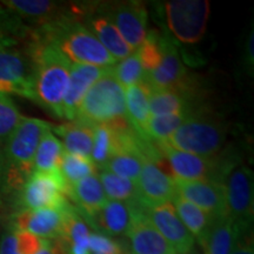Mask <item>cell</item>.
<instances>
[{"mask_svg":"<svg viewBox=\"0 0 254 254\" xmlns=\"http://www.w3.org/2000/svg\"><path fill=\"white\" fill-rule=\"evenodd\" d=\"M98 167L95 166L91 158L81 157L77 154H69L64 152L59 171L68 186V192L72 186L85 179V178L93 176L97 173ZM68 195V193H67Z\"/></svg>","mask_w":254,"mask_h":254,"instance_id":"cell-32","label":"cell"},{"mask_svg":"<svg viewBox=\"0 0 254 254\" xmlns=\"http://www.w3.org/2000/svg\"><path fill=\"white\" fill-rule=\"evenodd\" d=\"M32 39L53 45L69 62L78 65L109 68L117 64V60L107 52L86 25L79 20L66 21L41 32H32Z\"/></svg>","mask_w":254,"mask_h":254,"instance_id":"cell-3","label":"cell"},{"mask_svg":"<svg viewBox=\"0 0 254 254\" xmlns=\"http://www.w3.org/2000/svg\"><path fill=\"white\" fill-rule=\"evenodd\" d=\"M241 228L230 215L214 219L206 234L199 241L202 254H231Z\"/></svg>","mask_w":254,"mask_h":254,"instance_id":"cell-21","label":"cell"},{"mask_svg":"<svg viewBox=\"0 0 254 254\" xmlns=\"http://www.w3.org/2000/svg\"><path fill=\"white\" fill-rule=\"evenodd\" d=\"M172 204L174 205L180 220L190 231V233L198 241L201 240L214 219H212L198 206L187 201L186 199L178 194L174 196Z\"/></svg>","mask_w":254,"mask_h":254,"instance_id":"cell-28","label":"cell"},{"mask_svg":"<svg viewBox=\"0 0 254 254\" xmlns=\"http://www.w3.org/2000/svg\"><path fill=\"white\" fill-rule=\"evenodd\" d=\"M93 127L80 120L59 126H52V131L62 138L64 151L69 154L91 158L93 148Z\"/></svg>","mask_w":254,"mask_h":254,"instance_id":"cell-23","label":"cell"},{"mask_svg":"<svg viewBox=\"0 0 254 254\" xmlns=\"http://www.w3.org/2000/svg\"><path fill=\"white\" fill-rule=\"evenodd\" d=\"M145 213L173 252H186L195 247L194 237L180 220L172 202L145 206Z\"/></svg>","mask_w":254,"mask_h":254,"instance_id":"cell-15","label":"cell"},{"mask_svg":"<svg viewBox=\"0 0 254 254\" xmlns=\"http://www.w3.org/2000/svg\"><path fill=\"white\" fill-rule=\"evenodd\" d=\"M1 144H2V142H0V146H1Z\"/></svg>","mask_w":254,"mask_h":254,"instance_id":"cell-45","label":"cell"},{"mask_svg":"<svg viewBox=\"0 0 254 254\" xmlns=\"http://www.w3.org/2000/svg\"><path fill=\"white\" fill-rule=\"evenodd\" d=\"M123 119H127L125 90L113 77L110 67L88 90L81 101L75 120L95 126Z\"/></svg>","mask_w":254,"mask_h":254,"instance_id":"cell-5","label":"cell"},{"mask_svg":"<svg viewBox=\"0 0 254 254\" xmlns=\"http://www.w3.org/2000/svg\"><path fill=\"white\" fill-rule=\"evenodd\" d=\"M151 87L142 80L139 84L127 87L125 90V107L126 116L132 126L146 136V125L151 118L150 114V97ZM147 138V136H146Z\"/></svg>","mask_w":254,"mask_h":254,"instance_id":"cell-25","label":"cell"},{"mask_svg":"<svg viewBox=\"0 0 254 254\" xmlns=\"http://www.w3.org/2000/svg\"><path fill=\"white\" fill-rule=\"evenodd\" d=\"M0 254H23L14 230L7 228L0 237Z\"/></svg>","mask_w":254,"mask_h":254,"instance_id":"cell-39","label":"cell"},{"mask_svg":"<svg viewBox=\"0 0 254 254\" xmlns=\"http://www.w3.org/2000/svg\"><path fill=\"white\" fill-rule=\"evenodd\" d=\"M32 39V32L23 21L0 4V49L17 46Z\"/></svg>","mask_w":254,"mask_h":254,"instance_id":"cell-31","label":"cell"},{"mask_svg":"<svg viewBox=\"0 0 254 254\" xmlns=\"http://www.w3.org/2000/svg\"><path fill=\"white\" fill-rule=\"evenodd\" d=\"M118 151V133L110 124H101L93 127V148L91 159L95 166L103 170L111 157Z\"/></svg>","mask_w":254,"mask_h":254,"instance_id":"cell-30","label":"cell"},{"mask_svg":"<svg viewBox=\"0 0 254 254\" xmlns=\"http://www.w3.org/2000/svg\"><path fill=\"white\" fill-rule=\"evenodd\" d=\"M139 200L145 206H155L172 202L177 195L174 178L166 174L154 161L142 165L140 176L136 180Z\"/></svg>","mask_w":254,"mask_h":254,"instance_id":"cell-16","label":"cell"},{"mask_svg":"<svg viewBox=\"0 0 254 254\" xmlns=\"http://www.w3.org/2000/svg\"><path fill=\"white\" fill-rule=\"evenodd\" d=\"M253 172L247 166H238L225 180L228 215L241 228H251L254 207Z\"/></svg>","mask_w":254,"mask_h":254,"instance_id":"cell-10","label":"cell"},{"mask_svg":"<svg viewBox=\"0 0 254 254\" xmlns=\"http://www.w3.org/2000/svg\"><path fill=\"white\" fill-rule=\"evenodd\" d=\"M21 118L23 116L11 97L0 93V142L5 141Z\"/></svg>","mask_w":254,"mask_h":254,"instance_id":"cell-37","label":"cell"},{"mask_svg":"<svg viewBox=\"0 0 254 254\" xmlns=\"http://www.w3.org/2000/svg\"><path fill=\"white\" fill-rule=\"evenodd\" d=\"M164 8L167 26L178 40L195 44L202 39L209 15L207 0H172Z\"/></svg>","mask_w":254,"mask_h":254,"instance_id":"cell-9","label":"cell"},{"mask_svg":"<svg viewBox=\"0 0 254 254\" xmlns=\"http://www.w3.org/2000/svg\"><path fill=\"white\" fill-rule=\"evenodd\" d=\"M94 254H95V253H94Z\"/></svg>","mask_w":254,"mask_h":254,"instance_id":"cell-46","label":"cell"},{"mask_svg":"<svg viewBox=\"0 0 254 254\" xmlns=\"http://www.w3.org/2000/svg\"><path fill=\"white\" fill-rule=\"evenodd\" d=\"M141 206L142 202L140 200L131 202L111 200L105 204L94 217L90 219V222L94 228L103 233L109 236H122L128 231L136 212Z\"/></svg>","mask_w":254,"mask_h":254,"instance_id":"cell-20","label":"cell"},{"mask_svg":"<svg viewBox=\"0 0 254 254\" xmlns=\"http://www.w3.org/2000/svg\"><path fill=\"white\" fill-rule=\"evenodd\" d=\"M227 135L221 119L201 109L195 110L167 140L161 141L174 150L204 158L217 157Z\"/></svg>","mask_w":254,"mask_h":254,"instance_id":"cell-4","label":"cell"},{"mask_svg":"<svg viewBox=\"0 0 254 254\" xmlns=\"http://www.w3.org/2000/svg\"><path fill=\"white\" fill-rule=\"evenodd\" d=\"M176 182L177 194L192 202L212 219L228 215L225 184L206 180H179Z\"/></svg>","mask_w":254,"mask_h":254,"instance_id":"cell-14","label":"cell"},{"mask_svg":"<svg viewBox=\"0 0 254 254\" xmlns=\"http://www.w3.org/2000/svg\"><path fill=\"white\" fill-rule=\"evenodd\" d=\"M0 206H1V201H0Z\"/></svg>","mask_w":254,"mask_h":254,"instance_id":"cell-44","label":"cell"},{"mask_svg":"<svg viewBox=\"0 0 254 254\" xmlns=\"http://www.w3.org/2000/svg\"><path fill=\"white\" fill-rule=\"evenodd\" d=\"M193 92L163 90L152 91L150 97L151 117L167 114L190 113L195 110L193 106Z\"/></svg>","mask_w":254,"mask_h":254,"instance_id":"cell-26","label":"cell"},{"mask_svg":"<svg viewBox=\"0 0 254 254\" xmlns=\"http://www.w3.org/2000/svg\"><path fill=\"white\" fill-rule=\"evenodd\" d=\"M146 161H153V159L142 151H119L113 157L110 158V160L107 161L103 170L136 183L139 176H140L142 165Z\"/></svg>","mask_w":254,"mask_h":254,"instance_id":"cell-27","label":"cell"},{"mask_svg":"<svg viewBox=\"0 0 254 254\" xmlns=\"http://www.w3.org/2000/svg\"><path fill=\"white\" fill-rule=\"evenodd\" d=\"M192 113L193 112L151 117L146 125V136L153 138L155 141L167 140Z\"/></svg>","mask_w":254,"mask_h":254,"instance_id":"cell-34","label":"cell"},{"mask_svg":"<svg viewBox=\"0 0 254 254\" xmlns=\"http://www.w3.org/2000/svg\"><path fill=\"white\" fill-rule=\"evenodd\" d=\"M88 249L95 254H129L123 244L101 233H90Z\"/></svg>","mask_w":254,"mask_h":254,"instance_id":"cell-38","label":"cell"},{"mask_svg":"<svg viewBox=\"0 0 254 254\" xmlns=\"http://www.w3.org/2000/svg\"><path fill=\"white\" fill-rule=\"evenodd\" d=\"M109 68L72 64L67 91L63 103V119H67L69 122L75 120L81 101L88 90L93 86L95 81L103 77Z\"/></svg>","mask_w":254,"mask_h":254,"instance_id":"cell-17","label":"cell"},{"mask_svg":"<svg viewBox=\"0 0 254 254\" xmlns=\"http://www.w3.org/2000/svg\"><path fill=\"white\" fill-rule=\"evenodd\" d=\"M125 236L131 254H172L173 250L145 213V205L136 212Z\"/></svg>","mask_w":254,"mask_h":254,"instance_id":"cell-18","label":"cell"},{"mask_svg":"<svg viewBox=\"0 0 254 254\" xmlns=\"http://www.w3.org/2000/svg\"><path fill=\"white\" fill-rule=\"evenodd\" d=\"M34 59V103L63 119L71 62L53 45L30 40Z\"/></svg>","mask_w":254,"mask_h":254,"instance_id":"cell-2","label":"cell"},{"mask_svg":"<svg viewBox=\"0 0 254 254\" xmlns=\"http://www.w3.org/2000/svg\"><path fill=\"white\" fill-rule=\"evenodd\" d=\"M50 123L23 117L0 146V201L15 199L33 173L34 155Z\"/></svg>","mask_w":254,"mask_h":254,"instance_id":"cell-1","label":"cell"},{"mask_svg":"<svg viewBox=\"0 0 254 254\" xmlns=\"http://www.w3.org/2000/svg\"><path fill=\"white\" fill-rule=\"evenodd\" d=\"M135 53L145 73L154 71L159 67L163 59V34H159L155 31L147 33L144 43Z\"/></svg>","mask_w":254,"mask_h":254,"instance_id":"cell-36","label":"cell"},{"mask_svg":"<svg viewBox=\"0 0 254 254\" xmlns=\"http://www.w3.org/2000/svg\"><path fill=\"white\" fill-rule=\"evenodd\" d=\"M68 206L69 204L60 208L15 211L9 215L7 226L11 230L27 232L41 239L59 240L63 234L66 209Z\"/></svg>","mask_w":254,"mask_h":254,"instance_id":"cell-13","label":"cell"},{"mask_svg":"<svg viewBox=\"0 0 254 254\" xmlns=\"http://www.w3.org/2000/svg\"><path fill=\"white\" fill-rule=\"evenodd\" d=\"M172 254H201V252L199 250H196L195 247H193V249L186 251V252H173Z\"/></svg>","mask_w":254,"mask_h":254,"instance_id":"cell-43","label":"cell"},{"mask_svg":"<svg viewBox=\"0 0 254 254\" xmlns=\"http://www.w3.org/2000/svg\"><path fill=\"white\" fill-rule=\"evenodd\" d=\"M144 80L152 91L193 92L192 80L189 79L185 66L171 37L163 34V59L158 68L145 73Z\"/></svg>","mask_w":254,"mask_h":254,"instance_id":"cell-12","label":"cell"},{"mask_svg":"<svg viewBox=\"0 0 254 254\" xmlns=\"http://www.w3.org/2000/svg\"><path fill=\"white\" fill-rule=\"evenodd\" d=\"M0 93L34 101V59L30 41L0 49Z\"/></svg>","mask_w":254,"mask_h":254,"instance_id":"cell-6","label":"cell"},{"mask_svg":"<svg viewBox=\"0 0 254 254\" xmlns=\"http://www.w3.org/2000/svg\"><path fill=\"white\" fill-rule=\"evenodd\" d=\"M67 193L68 186L59 170L52 172H33L25 183L13 205L17 211L65 207L69 204Z\"/></svg>","mask_w":254,"mask_h":254,"instance_id":"cell-8","label":"cell"},{"mask_svg":"<svg viewBox=\"0 0 254 254\" xmlns=\"http://www.w3.org/2000/svg\"><path fill=\"white\" fill-rule=\"evenodd\" d=\"M111 73L119 82L124 90L144 80L145 71L136 53L120 60L118 64L111 67Z\"/></svg>","mask_w":254,"mask_h":254,"instance_id":"cell-35","label":"cell"},{"mask_svg":"<svg viewBox=\"0 0 254 254\" xmlns=\"http://www.w3.org/2000/svg\"><path fill=\"white\" fill-rule=\"evenodd\" d=\"M231 254H254L253 233L251 228L241 230Z\"/></svg>","mask_w":254,"mask_h":254,"instance_id":"cell-40","label":"cell"},{"mask_svg":"<svg viewBox=\"0 0 254 254\" xmlns=\"http://www.w3.org/2000/svg\"><path fill=\"white\" fill-rule=\"evenodd\" d=\"M64 147L60 139L49 129L43 135L34 155L33 172H52L58 171L64 155Z\"/></svg>","mask_w":254,"mask_h":254,"instance_id":"cell-29","label":"cell"},{"mask_svg":"<svg viewBox=\"0 0 254 254\" xmlns=\"http://www.w3.org/2000/svg\"><path fill=\"white\" fill-rule=\"evenodd\" d=\"M99 180L103 185L104 192L106 198H110L114 201H125L131 202L139 200V193L136 183L132 180L122 178L109 171H101Z\"/></svg>","mask_w":254,"mask_h":254,"instance_id":"cell-33","label":"cell"},{"mask_svg":"<svg viewBox=\"0 0 254 254\" xmlns=\"http://www.w3.org/2000/svg\"><path fill=\"white\" fill-rule=\"evenodd\" d=\"M253 31L251 32L249 40L246 43V47H245V60H246V66L247 69H251V72L253 71Z\"/></svg>","mask_w":254,"mask_h":254,"instance_id":"cell-42","label":"cell"},{"mask_svg":"<svg viewBox=\"0 0 254 254\" xmlns=\"http://www.w3.org/2000/svg\"><path fill=\"white\" fill-rule=\"evenodd\" d=\"M67 198L72 199L78 205V211H81L88 220L94 217L107 202L106 194L97 174L85 178L72 186Z\"/></svg>","mask_w":254,"mask_h":254,"instance_id":"cell-22","label":"cell"},{"mask_svg":"<svg viewBox=\"0 0 254 254\" xmlns=\"http://www.w3.org/2000/svg\"><path fill=\"white\" fill-rule=\"evenodd\" d=\"M36 254H67L59 240H46Z\"/></svg>","mask_w":254,"mask_h":254,"instance_id":"cell-41","label":"cell"},{"mask_svg":"<svg viewBox=\"0 0 254 254\" xmlns=\"http://www.w3.org/2000/svg\"><path fill=\"white\" fill-rule=\"evenodd\" d=\"M90 227L80 212L71 205L66 209L63 234L59 241L67 254H91L88 249Z\"/></svg>","mask_w":254,"mask_h":254,"instance_id":"cell-24","label":"cell"},{"mask_svg":"<svg viewBox=\"0 0 254 254\" xmlns=\"http://www.w3.org/2000/svg\"><path fill=\"white\" fill-rule=\"evenodd\" d=\"M111 19L124 40L133 51L138 50L147 36V11L140 1H120L99 5Z\"/></svg>","mask_w":254,"mask_h":254,"instance_id":"cell-11","label":"cell"},{"mask_svg":"<svg viewBox=\"0 0 254 254\" xmlns=\"http://www.w3.org/2000/svg\"><path fill=\"white\" fill-rule=\"evenodd\" d=\"M84 19H86V24H85L86 27L117 62L134 53V51L124 40L122 34L114 26L111 19L101 11L99 6L88 5L87 13Z\"/></svg>","mask_w":254,"mask_h":254,"instance_id":"cell-19","label":"cell"},{"mask_svg":"<svg viewBox=\"0 0 254 254\" xmlns=\"http://www.w3.org/2000/svg\"><path fill=\"white\" fill-rule=\"evenodd\" d=\"M155 148L159 154L167 161L168 167L174 179L179 180H206L225 184V180L231 173L230 165L226 161L218 160L217 158H204L199 155L186 153L174 150L161 141H155Z\"/></svg>","mask_w":254,"mask_h":254,"instance_id":"cell-7","label":"cell"}]
</instances>
